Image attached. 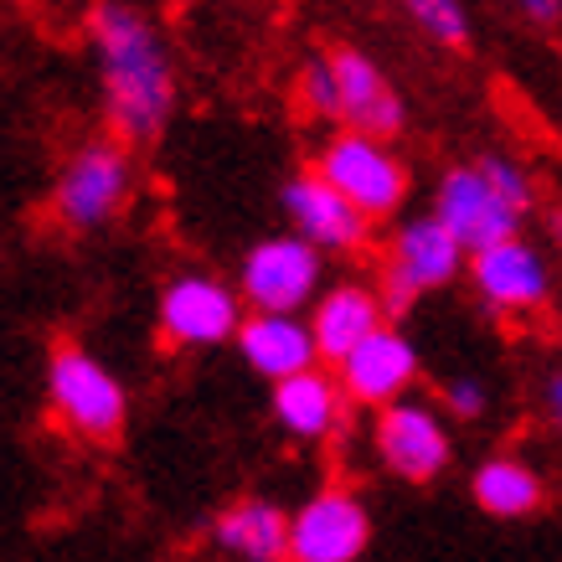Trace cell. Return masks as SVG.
Here are the masks:
<instances>
[{
    "label": "cell",
    "instance_id": "ffe728a7",
    "mask_svg": "<svg viewBox=\"0 0 562 562\" xmlns=\"http://www.w3.org/2000/svg\"><path fill=\"white\" fill-rule=\"evenodd\" d=\"M397 5L408 11V21L434 47L464 52L475 42V26H470V5H464V0H397Z\"/></svg>",
    "mask_w": 562,
    "mask_h": 562
},
{
    "label": "cell",
    "instance_id": "e0dca14e",
    "mask_svg": "<svg viewBox=\"0 0 562 562\" xmlns=\"http://www.w3.org/2000/svg\"><path fill=\"white\" fill-rule=\"evenodd\" d=\"M233 346H238L243 367L254 376H263L269 387L310 372V367H325L305 315H248Z\"/></svg>",
    "mask_w": 562,
    "mask_h": 562
},
{
    "label": "cell",
    "instance_id": "ba28073f",
    "mask_svg": "<svg viewBox=\"0 0 562 562\" xmlns=\"http://www.w3.org/2000/svg\"><path fill=\"white\" fill-rule=\"evenodd\" d=\"M243 321H248V305H243L238 284H227V279L202 269L176 273L171 284L160 290V305H155V330H160V341L171 351L233 346Z\"/></svg>",
    "mask_w": 562,
    "mask_h": 562
},
{
    "label": "cell",
    "instance_id": "cb8c5ba5",
    "mask_svg": "<svg viewBox=\"0 0 562 562\" xmlns=\"http://www.w3.org/2000/svg\"><path fill=\"white\" fill-rule=\"evenodd\" d=\"M537 408H542V418L552 428H562V367L542 372V382H537Z\"/></svg>",
    "mask_w": 562,
    "mask_h": 562
},
{
    "label": "cell",
    "instance_id": "d4e9b609",
    "mask_svg": "<svg viewBox=\"0 0 562 562\" xmlns=\"http://www.w3.org/2000/svg\"><path fill=\"white\" fill-rule=\"evenodd\" d=\"M547 222H552V233H558V243H562V206H552V217Z\"/></svg>",
    "mask_w": 562,
    "mask_h": 562
},
{
    "label": "cell",
    "instance_id": "52a82bcc",
    "mask_svg": "<svg viewBox=\"0 0 562 562\" xmlns=\"http://www.w3.org/2000/svg\"><path fill=\"white\" fill-rule=\"evenodd\" d=\"M325 254L310 248L300 233H269L258 238L238 263V294L248 315H300L321 300Z\"/></svg>",
    "mask_w": 562,
    "mask_h": 562
},
{
    "label": "cell",
    "instance_id": "7a4b0ae2",
    "mask_svg": "<svg viewBox=\"0 0 562 562\" xmlns=\"http://www.w3.org/2000/svg\"><path fill=\"white\" fill-rule=\"evenodd\" d=\"M531 206H537V181L521 160L512 155H475V160H460L439 176L434 187V217L464 243V254L475 258L495 243L521 238Z\"/></svg>",
    "mask_w": 562,
    "mask_h": 562
},
{
    "label": "cell",
    "instance_id": "5b68a950",
    "mask_svg": "<svg viewBox=\"0 0 562 562\" xmlns=\"http://www.w3.org/2000/svg\"><path fill=\"white\" fill-rule=\"evenodd\" d=\"M464 263H470L464 243L454 238L434 212L403 217L392 227L387 248H382V273H376V294H382V305H387V321L397 325L403 315H413V305H418L424 294L454 284L464 273Z\"/></svg>",
    "mask_w": 562,
    "mask_h": 562
},
{
    "label": "cell",
    "instance_id": "5bb4252c",
    "mask_svg": "<svg viewBox=\"0 0 562 562\" xmlns=\"http://www.w3.org/2000/svg\"><path fill=\"white\" fill-rule=\"evenodd\" d=\"M330 68H336V88H341V130L376 139L403 135L408 103L387 72L376 68V57H367L361 47H330Z\"/></svg>",
    "mask_w": 562,
    "mask_h": 562
},
{
    "label": "cell",
    "instance_id": "8992f818",
    "mask_svg": "<svg viewBox=\"0 0 562 562\" xmlns=\"http://www.w3.org/2000/svg\"><path fill=\"white\" fill-rule=\"evenodd\" d=\"M310 166L372 222L397 217L403 202H408V187H413L403 155L392 150V139L357 135V130H330Z\"/></svg>",
    "mask_w": 562,
    "mask_h": 562
},
{
    "label": "cell",
    "instance_id": "ac0fdd59",
    "mask_svg": "<svg viewBox=\"0 0 562 562\" xmlns=\"http://www.w3.org/2000/svg\"><path fill=\"white\" fill-rule=\"evenodd\" d=\"M212 547L222 562H290V512L269 495H238L212 516Z\"/></svg>",
    "mask_w": 562,
    "mask_h": 562
},
{
    "label": "cell",
    "instance_id": "4fadbf2b",
    "mask_svg": "<svg viewBox=\"0 0 562 562\" xmlns=\"http://www.w3.org/2000/svg\"><path fill=\"white\" fill-rule=\"evenodd\" d=\"M418 372H424V357H418V346L408 341L403 325H382L372 341H361L357 351L336 367L351 408H367V413H382V408H392V403L413 397Z\"/></svg>",
    "mask_w": 562,
    "mask_h": 562
},
{
    "label": "cell",
    "instance_id": "3957f363",
    "mask_svg": "<svg viewBox=\"0 0 562 562\" xmlns=\"http://www.w3.org/2000/svg\"><path fill=\"white\" fill-rule=\"evenodd\" d=\"M135 202V155L114 135H88L68 150L47 191V212L63 233H103Z\"/></svg>",
    "mask_w": 562,
    "mask_h": 562
},
{
    "label": "cell",
    "instance_id": "7402d4cb",
    "mask_svg": "<svg viewBox=\"0 0 562 562\" xmlns=\"http://www.w3.org/2000/svg\"><path fill=\"white\" fill-rule=\"evenodd\" d=\"M439 408L449 418H460V424H480L485 413H491V387L470 372H454L439 382Z\"/></svg>",
    "mask_w": 562,
    "mask_h": 562
},
{
    "label": "cell",
    "instance_id": "2e32d148",
    "mask_svg": "<svg viewBox=\"0 0 562 562\" xmlns=\"http://www.w3.org/2000/svg\"><path fill=\"white\" fill-rule=\"evenodd\" d=\"M305 321L315 330V346H321L325 367H341L361 341H372L382 325H392L376 284H361V279H341V284L321 290V300L310 305Z\"/></svg>",
    "mask_w": 562,
    "mask_h": 562
},
{
    "label": "cell",
    "instance_id": "603a6c76",
    "mask_svg": "<svg viewBox=\"0 0 562 562\" xmlns=\"http://www.w3.org/2000/svg\"><path fill=\"white\" fill-rule=\"evenodd\" d=\"M512 11L537 32H558L562 26V0H512Z\"/></svg>",
    "mask_w": 562,
    "mask_h": 562
},
{
    "label": "cell",
    "instance_id": "44dd1931",
    "mask_svg": "<svg viewBox=\"0 0 562 562\" xmlns=\"http://www.w3.org/2000/svg\"><path fill=\"white\" fill-rule=\"evenodd\" d=\"M294 103H300L305 120L336 124V130H341V88H336L330 52H315V57L300 63V72H294Z\"/></svg>",
    "mask_w": 562,
    "mask_h": 562
},
{
    "label": "cell",
    "instance_id": "9a60e30c",
    "mask_svg": "<svg viewBox=\"0 0 562 562\" xmlns=\"http://www.w3.org/2000/svg\"><path fill=\"white\" fill-rule=\"evenodd\" d=\"M269 413L294 443H330L351 424V397L336 367H310L269 392Z\"/></svg>",
    "mask_w": 562,
    "mask_h": 562
},
{
    "label": "cell",
    "instance_id": "8fae6325",
    "mask_svg": "<svg viewBox=\"0 0 562 562\" xmlns=\"http://www.w3.org/2000/svg\"><path fill=\"white\" fill-rule=\"evenodd\" d=\"M279 212L290 222V233H300V238H305L310 248H321L325 258L361 254V248L372 243V217L346 202L315 166L294 171L290 181L279 187Z\"/></svg>",
    "mask_w": 562,
    "mask_h": 562
},
{
    "label": "cell",
    "instance_id": "d6986e66",
    "mask_svg": "<svg viewBox=\"0 0 562 562\" xmlns=\"http://www.w3.org/2000/svg\"><path fill=\"white\" fill-rule=\"evenodd\" d=\"M470 495H475L480 512L495 516V521H521V516L542 512L547 485L537 475V464H527L521 454H491V460L475 464Z\"/></svg>",
    "mask_w": 562,
    "mask_h": 562
},
{
    "label": "cell",
    "instance_id": "7c38bea8",
    "mask_svg": "<svg viewBox=\"0 0 562 562\" xmlns=\"http://www.w3.org/2000/svg\"><path fill=\"white\" fill-rule=\"evenodd\" d=\"M470 284H475L480 305L501 321H527V315L552 305V263L531 238L495 243V248L475 254Z\"/></svg>",
    "mask_w": 562,
    "mask_h": 562
},
{
    "label": "cell",
    "instance_id": "6da1fadb",
    "mask_svg": "<svg viewBox=\"0 0 562 562\" xmlns=\"http://www.w3.org/2000/svg\"><path fill=\"white\" fill-rule=\"evenodd\" d=\"M83 32L93 47L109 135L124 139L130 150L155 145L176 114V63L160 26L130 0H93Z\"/></svg>",
    "mask_w": 562,
    "mask_h": 562
},
{
    "label": "cell",
    "instance_id": "277c9868",
    "mask_svg": "<svg viewBox=\"0 0 562 562\" xmlns=\"http://www.w3.org/2000/svg\"><path fill=\"white\" fill-rule=\"evenodd\" d=\"M47 408L83 443H114L130 424V392L88 346L57 341L47 351Z\"/></svg>",
    "mask_w": 562,
    "mask_h": 562
},
{
    "label": "cell",
    "instance_id": "9c48e42d",
    "mask_svg": "<svg viewBox=\"0 0 562 562\" xmlns=\"http://www.w3.org/2000/svg\"><path fill=\"white\" fill-rule=\"evenodd\" d=\"M372 454L376 464L397 475L403 485H434L454 460V434H449V413L434 397H403L392 408L372 413Z\"/></svg>",
    "mask_w": 562,
    "mask_h": 562
},
{
    "label": "cell",
    "instance_id": "30bf717a",
    "mask_svg": "<svg viewBox=\"0 0 562 562\" xmlns=\"http://www.w3.org/2000/svg\"><path fill=\"white\" fill-rule=\"evenodd\" d=\"M372 547V512L351 485H321L290 512V562H361Z\"/></svg>",
    "mask_w": 562,
    "mask_h": 562
}]
</instances>
